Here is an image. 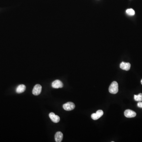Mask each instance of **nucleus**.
Listing matches in <instances>:
<instances>
[{"label": "nucleus", "mask_w": 142, "mask_h": 142, "mask_svg": "<svg viewBox=\"0 0 142 142\" xmlns=\"http://www.w3.org/2000/svg\"><path fill=\"white\" fill-rule=\"evenodd\" d=\"M49 117L52 122L54 123H58L60 121V117L58 115H55V114L53 112H51L49 114Z\"/></svg>", "instance_id": "nucleus-7"}, {"label": "nucleus", "mask_w": 142, "mask_h": 142, "mask_svg": "<svg viewBox=\"0 0 142 142\" xmlns=\"http://www.w3.org/2000/svg\"><path fill=\"white\" fill-rule=\"evenodd\" d=\"M108 90L110 93L116 94L118 92V85L117 82L113 81L110 86Z\"/></svg>", "instance_id": "nucleus-1"}, {"label": "nucleus", "mask_w": 142, "mask_h": 142, "mask_svg": "<svg viewBox=\"0 0 142 142\" xmlns=\"http://www.w3.org/2000/svg\"><path fill=\"white\" fill-rule=\"evenodd\" d=\"M131 67V64L128 62H122L120 64V67L122 70H124L126 71H128L130 70Z\"/></svg>", "instance_id": "nucleus-8"}, {"label": "nucleus", "mask_w": 142, "mask_h": 142, "mask_svg": "<svg viewBox=\"0 0 142 142\" xmlns=\"http://www.w3.org/2000/svg\"><path fill=\"white\" fill-rule=\"evenodd\" d=\"M52 86L55 89L62 88L63 87V84L60 80H55L52 83Z\"/></svg>", "instance_id": "nucleus-6"}, {"label": "nucleus", "mask_w": 142, "mask_h": 142, "mask_svg": "<svg viewBox=\"0 0 142 142\" xmlns=\"http://www.w3.org/2000/svg\"><path fill=\"white\" fill-rule=\"evenodd\" d=\"M137 106H138V107L142 108V102L139 101V102H138V104H137Z\"/></svg>", "instance_id": "nucleus-13"}, {"label": "nucleus", "mask_w": 142, "mask_h": 142, "mask_svg": "<svg viewBox=\"0 0 142 142\" xmlns=\"http://www.w3.org/2000/svg\"><path fill=\"white\" fill-rule=\"evenodd\" d=\"M134 100L136 101H142V93H140L138 95H135L134 96Z\"/></svg>", "instance_id": "nucleus-11"}, {"label": "nucleus", "mask_w": 142, "mask_h": 142, "mask_svg": "<svg viewBox=\"0 0 142 142\" xmlns=\"http://www.w3.org/2000/svg\"><path fill=\"white\" fill-rule=\"evenodd\" d=\"M63 107L66 111H70L75 108V105L73 102H67L63 105Z\"/></svg>", "instance_id": "nucleus-2"}, {"label": "nucleus", "mask_w": 142, "mask_h": 142, "mask_svg": "<svg viewBox=\"0 0 142 142\" xmlns=\"http://www.w3.org/2000/svg\"><path fill=\"white\" fill-rule=\"evenodd\" d=\"M41 90H42V86L41 85L39 84H37L34 86L32 91V93L35 96H38L41 93Z\"/></svg>", "instance_id": "nucleus-3"}, {"label": "nucleus", "mask_w": 142, "mask_h": 142, "mask_svg": "<svg viewBox=\"0 0 142 142\" xmlns=\"http://www.w3.org/2000/svg\"><path fill=\"white\" fill-rule=\"evenodd\" d=\"M104 115V112L101 110L96 111V113H93L91 115V118L93 120H97L101 117Z\"/></svg>", "instance_id": "nucleus-4"}, {"label": "nucleus", "mask_w": 142, "mask_h": 142, "mask_svg": "<svg viewBox=\"0 0 142 142\" xmlns=\"http://www.w3.org/2000/svg\"><path fill=\"white\" fill-rule=\"evenodd\" d=\"M124 114L125 116L128 118H133L136 116V112L130 109L126 110L124 112Z\"/></svg>", "instance_id": "nucleus-5"}, {"label": "nucleus", "mask_w": 142, "mask_h": 142, "mask_svg": "<svg viewBox=\"0 0 142 142\" xmlns=\"http://www.w3.org/2000/svg\"><path fill=\"white\" fill-rule=\"evenodd\" d=\"M63 138V135L60 131L56 132L55 136V141L56 142H61Z\"/></svg>", "instance_id": "nucleus-9"}, {"label": "nucleus", "mask_w": 142, "mask_h": 142, "mask_svg": "<svg viewBox=\"0 0 142 142\" xmlns=\"http://www.w3.org/2000/svg\"><path fill=\"white\" fill-rule=\"evenodd\" d=\"M26 90V86L24 85H20L18 86L16 89L17 93H23Z\"/></svg>", "instance_id": "nucleus-10"}, {"label": "nucleus", "mask_w": 142, "mask_h": 142, "mask_svg": "<svg viewBox=\"0 0 142 142\" xmlns=\"http://www.w3.org/2000/svg\"><path fill=\"white\" fill-rule=\"evenodd\" d=\"M126 12L127 14L130 16H133L135 14V11L131 8L127 9L126 11Z\"/></svg>", "instance_id": "nucleus-12"}, {"label": "nucleus", "mask_w": 142, "mask_h": 142, "mask_svg": "<svg viewBox=\"0 0 142 142\" xmlns=\"http://www.w3.org/2000/svg\"><path fill=\"white\" fill-rule=\"evenodd\" d=\"M141 84H142V80H141Z\"/></svg>", "instance_id": "nucleus-14"}]
</instances>
